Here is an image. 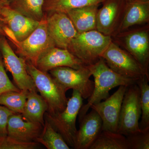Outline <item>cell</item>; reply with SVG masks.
<instances>
[{
    "label": "cell",
    "mask_w": 149,
    "mask_h": 149,
    "mask_svg": "<svg viewBox=\"0 0 149 149\" xmlns=\"http://www.w3.org/2000/svg\"><path fill=\"white\" fill-rule=\"evenodd\" d=\"M94 78V91L88 98V103L82 106L78 115L79 121L88 113L92 104L98 103L109 97V91L118 86H129L136 83L135 79L124 77L110 68L103 59L101 58L97 62L87 65Z\"/></svg>",
    "instance_id": "6da1fadb"
},
{
    "label": "cell",
    "mask_w": 149,
    "mask_h": 149,
    "mask_svg": "<svg viewBox=\"0 0 149 149\" xmlns=\"http://www.w3.org/2000/svg\"><path fill=\"white\" fill-rule=\"evenodd\" d=\"M26 69L35 83L37 91L47 102L49 114L62 111L66 107L68 99L66 90L48 72L38 69L26 62Z\"/></svg>",
    "instance_id": "7a4b0ae2"
},
{
    "label": "cell",
    "mask_w": 149,
    "mask_h": 149,
    "mask_svg": "<svg viewBox=\"0 0 149 149\" xmlns=\"http://www.w3.org/2000/svg\"><path fill=\"white\" fill-rule=\"evenodd\" d=\"M112 41L111 37L97 30L78 33L71 41L67 49L86 65L94 64Z\"/></svg>",
    "instance_id": "3957f363"
},
{
    "label": "cell",
    "mask_w": 149,
    "mask_h": 149,
    "mask_svg": "<svg viewBox=\"0 0 149 149\" xmlns=\"http://www.w3.org/2000/svg\"><path fill=\"white\" fill-rule=\"evenodd\" d=\"M83 98L78 91L73 90L66 107L62 111L53 114L46 112L45 120L62 136L70 147L74 148L77 135L76 121L82 106Z\"/></svg>",
    "instance_id": "277c9868"
},
{
    "label": "cell",
    "mask_w": 149,
    "mask_h": 149,
    "mask_svg": "<svg viewBox=\"0 0 149 149\" xmlns=\"http://www.w3.org/2000/svg\"><path fill=\"white\" fill-rule=\"evenodd\" d=\"M112 38L113 42L130 54L149 73L148 24L138 28L128 29Z\"/></svg>",
    "instance_id": "5b68a950"
},
{
    "label": "cell",
    "mask_w": 149,
    "mask_h": 149,
    "mask_svg": "<svg viewBox=\"0 0 149 149\" xmlns=\"http://www.w3.org/2000/svg\"><path fill=\"white\" fill-rule=\"evenodd\" d=\"M101 58L112 70L124 77L135 80L145 75L149 77L137 61L113 40Z\"/></svg>",
    "instance_id": "8992f818"
},
{
    "label": "cell",
    "mask_w": 149,
    "mask_h": 149,
    "mask_svg": "<svg viewBox=\"0 0 149 149\" xmlns=\"http://www.w3.org/2000/svg\"><path fill=\"white\" fill-rule=\"evenodd\" d=\"M16 53L27 62L35 65L38 59L55 44L48 33L46 16L26 39L15 45Z\"/></svg>",
    "instance_id": "52a82bcc"
},
{
    "label": "cell",
    "mask_w": 149,
    "mask_h": 149,
    "mask_svg": "<svg viewBox=\"0 0 149 149\" xmlns=\"http://www.w3.org/2000/svg\"><path fill=\"white\" fill-rule=\"evenodd\" d=\"M141 116L140 91L136 83L127 87L120 109L117 133L126 136L141 131L139 120Z\"/></svg>",
    "instance_id": "ba28073f"
},
{
    "label": "cell",
    "mask_w": 149,
    "mask_h": 149,
    "mask_svg": "<svg viewBox=\"0 0 149 149\" xmlns=\"http://www.w3.org/2000/svg\"><path fill=\"white\" fill-rule=\"evenodd\" d=\"M51 75L66 90L78 91L83 99L89 98L94 91L95 83L87 65L78 69L68 67H59L49 71Z\"/></svg>",
    "instance_id": "9c48e42d"
},
{
    "label": "cell",
    "mask_w": 149,
    "mask_h": 149,
    "mask_svg": "<svg viewBox=\"0 0 149 149\" xmlns=\"http://www.w3.org/2000/svg\"><path fill=\"white\" fill-rule=\"evenodd\" d=\"M0 51L5 67L11 73L17 88L20 91H37L32 77L27 72L26 61L17 55L3 36H0Z\"/></svg>",
    "instance_id": "30bf717a"
},
{
    "label": "cell",
    "mask_w": 149,
    "mask_h": 149,
    "mask_svg": "<svg viewBox=\"0 0 149 149\" xmlns=\"http://www.w3.org/2000/svg\"><path fill=\"white\" fill-rule=\"evenodd\" d=\"M126 0H104L97 15L96 29L104 35L114 37L122 20Z\"/></svg>",
    "instance_id": "8fae6325"
},
{
    "label": "cell",
    "mask_w": 149,
    "mask_h": 149,
    "mask_svg": "<svg viewBox=\"0 0 149 149\" xmlns=\"http://www.w3.org/2000/svg\"><path fill=\"white\" fill-rule=\"evenodd\" d=\"M128 86L121 85L111 96L90 108L97 112L102 120V130L117 132L120 109Z\"/></svg>",
    "instance_id": "7c38bea8"
},
{
    "label": "cell",
    "mask_w": 149,
    "mask_h": 149,
    "mask_svg": "<svg viewBox=\"0 0 149 149\" xmlns=\"http://www.w3.org/2000/svg\"><path fill=\"white\" fill-rule=\"evenodd\" d=\"M48 33L56 47L68 49L78 32L66 14L54 13L46 16Z\"/></svg>",
    "instance_id": "4fadbf2b"
},
{
    "label": "cell",
    "mask_w": 149,
    "mask_h": 149,
    "mask_svg": "<svg viewBox=\"0 0 149 149\" xmlns=\"http://www.w3.org/2000/svg\"><path fill=\"white\" fill-rule=\"evenodd\" d=\"M86 65L67 49L55 47L42 55L38 59L35 66L41 71L48 72L59 67H68L78 69Z\"/></svg>",
    "instance_id": "5bb4252c"
},
{
    "label": "cell",
    "mask_w": 149,
    "mask_h": 149,
    "mask_svg": "<svg viewBox=\"0 0 149 149\" xmlns=\"http://www.w3.org/2000/svg\"><path fill=\"white\" fill-rule=\"evenodd\" d=\"M43 128L40 123L24 120L20 113L11 115L7 126L8 136L22 143L36 142Z\"/></svg>",
    "instance_id": "9a60e30c"
},
{
    "label": "cell",
    "mask_w": 149,
    "mask_h": 149,
    "mask_svg": "<svg viewBox=\"0 0 149 149\" xmlns=\"http://www.w3.org/2000/svg\"><path fill=\"white\" fill-rule=\"evenodd\" d=\"M0 18L5 25L13 32L19 42L23 41L31 35L40 22L22 15L9 6L3 8L0 12Z\"/></svg>",
    "instance_id": "2e32d148"
},
{
    "label": "cell",
    "mask_w": 149,
    "mask_h": 149,
    "mask_svg": "<svg viewBox=\"0 0 149 149\" xmlns=\"http://www.w3.org/2000/svg\"><path fill=\"white\" fill-rule=\"evenodd\" d=\"M75 140V149H89L102 130V120L97 112L93 109L79 121Z\"/></svg>",
    "instance_id": "e0dca14e"
},
{
    "label": "cell",
    "mask_w": 149,
    "mask_h": 149,
    "mask_svg": "<svg viewBox=\"0 0 149 149\" xmlns=\"http://www.w3.org/2000/svg\"><path fill=\"white\" fill-rule=\"evenodd\" d=\"M149 22V0H127L117 34Z\"/></svg>",
    "instance_id": "ac0fdd59"
},
{
    "label": "cell",
    "mask_w": 149,
    "mask_h": 149,
    "mask_svg": "<svg viewBox=\"0 0 149 149\" xmlns=\"http://www.w3.org/2000/svg\"><path fill=\"white\" fill-rule=\"evenodd\" d=\"M99 5L87 6L74 9L67 13V15L72 21L78 33L96 30Z\"/></svg>",
    "instance_id": "d6986e66"
},
{
    "label": "cell",
    "mask_w": 149,
    "mask_h": 149,
    "mask_svg": "<svg viewBox=\"0 0 149 149\" xmlns=\"http://www.w3.org/2000/svg\"><path fill=\"white\" fill-rule=\"evenodd\" d=\"M48 105L37 91H29L23 112L24 120L45 125V114L48 111Z\"/></svg>",
    "instance_id": "ffe728a7"
},
{
    "label": "cell",
    "mask_w": 149,
    "mask_h": 149,
    "mask_svg": "<svg viewBox=\"0 0 149 149\" xmlns=\"http://www.w3.org/2000/svg\"><path fill=\"white\" fill-rule=\"evenodd\" d=\"M104 0H45L43 10L49 15L54 13L66 14L69 11L93 5H100Z\"/></svg>",
    "instance_id": "44dd1931"
},
{
    "label": "cell",
    "mask_w": 149,
    "mask_h": 149,
    "mask_svg": "<svg viewBox=\"0 0 149 149\" xmlns=\"http://www.w3.org/2000/svg\"><path fill=\"white\" fill-rule=\"evenodd\" d=\"M89 149H130L124 135L107 130H102Z\"/></svg>",
    "instance_id": "7402d4cb"
},
{
    "label": "cell",
    "mask_w": 149,
    "mask_h": 149,
    "mask_svg": "<svg viewBox=\"0 0 149 149\" xmlns=\"http://www.w3.org/2000/svg\"><path fill=\"white\" fill-rule=\"evenodd\" d=\"M44 2L45 0H13L9 6L28 18L40 22L45 16L43 10Z\"/></svg>",
    "instance_id": "603a6c76"
},
{
    "label": "cell",
    "mask_w": 149,
    "mask_h": 149,
    "mask_svg": "<svg viewBox=\"0 0 149 149\" xmlns=\"http://www.w3.org/2000/svg\"><path fill=\"white\" fill-rule=\"evenodd\" d=\"M36 142L42 144L48 149H70L61 135L45 120L42 133L36 139Z\"/></svg>",
    "instance_id": "cb8c5ba5"
},
{
    "label": "cell",
    "mask_w": 149,
    "mask_h": 149,
    "mask_svg": "<svg viewBox=\"0 0 149 149\" xmlns=\"http://www.w3.org/2000/svg\"><path fill=\"white\" fill-rule=\"evenodd\" d=\"M149 77L145 75L136 80L140 91L141 109V121L139 123L141 131L149 130Z\"/></svg>",
    "instance_id": "d4e9b609"
},
{
    "label": "cell",
    "mask_w": 149,
    "mask_h": 149,
    "mask_svg": "<svg viewBox=\"0 0 149 149\" xmlns=\"http://www.w3.org/2000/svg\"><path fill=\"white\" fill-rule=\"evenodd\" d=\"M28 91H10L0 95V105L16 113L22 114L26 103Z\"/></svg>",
    "instance_id": "484cf974"
},
{
    "label": "cell",
    "mask_w": 149,
    "mask_h": 149,
    "mask_svg": "<svg viewBox=\"0 0 149 149\" xmlns=\"http://www.w3.org/2000/svg\"><path fill=\"white\" fill-rule=\"evenodd\" d=\"M125 136L130 149H149V130H141Z\"/></svg>",
    "instance_id": "4316f807"
},
{
    "label": "cell",
    "mask_w": 149,
    "mask_h": 149,
    "mask_svg": "<svg viewBox=\"0 0 149 149\" xmlns=\"http://www.w3.org/2000/svg\"><path fill=\"white\" fill-rule=\"evenodd\" d=\"M37 142L22 143L8 136H0V149H34L38 147Z\"/></svg>",
    "instance_id": "83f0119b"
},
{
    "label": "cell",
    "mask_w": 149,
    "mask_h": 149,
    "mask_svg": "<svg viewBox=\"0 0 149 149\" xmlns=\"http://www.w3.org/2000/svg\"><path fill=\"white\" fill-rule=\"evenodd\" d=\"M20 90L11 82L5 70V66L2 56H0V95L3 93Z\"/></svg>",
    "instance_id": "f1b7e54d"
},
{
    "label": "cell",
    "mask_w": 149,
    "mask_h": 149,
    "mask_svg": "<svg viewBox=\"0 0 149 149\" xmlns=\"http://www.w3.org/2000/svg\"><path fill=\"white\" fill-rule=\"evenodd\" d=\"M10 110L5 106H2L0 105V136H7L8 121L10 116L14 114Z\"/></svg>",
    "instance_id": "f546056e"
},
{
    "label": "cell",
    "mask_w": 149,
    "mask_h": 149,
    "mask_svg": "<svg viewBox=\"0 0 149 149\" xmlns=\"http://www.w3.org/2000/svg\"><path fill=\"white\" fill-rule=\"evenodd\" d=\"M3 32L4 35L6 36L14 45H15L19 41L16 39L13 32L6 25H4L3 27Z\"/></svg>",
    "instance_id": "4dcf8cb0"
},
{
    "label": "cell",
    "mask_w": 149,
    "mask_h": 149,
    "mask_svg": "<svg viewBox=\"0 0 149 149\" xmlns=\"http://www.w3.org/2000/svg\"><path fill=\"white\" fill-rule=\"evenodd\" d=\"M4 25L1 19L0 18V35H4L3 32V27Z\"/></svg>",
    "instance_id": "1f68e13d"
},
{
    "label": "cell",
    "mask_w": 149,
    "mask_h": 149,
    "mask_svg": "<svg viewBox=\"0 0 149 149\" xmlns=\"http://www.w3.org/2000/svg\"><path fill=\"white\" fill-rule=\"evenodd\" d=\"M13 0H0L5 6H9Z\"/></svg>",
    "instance_id": "d6a6232c"
},
{
    "label": "cell",
    "mask_w": 149,
    "mask_h": 149,
    "mask_svg": "<svg viewBox=\"0 0 149 149\" xmlns=\"http://www.w3.org/2000/svg\"><path fill=\"white\" fill-rule=\"evenodd\" d=\"M4 6V5L3 4V3L1 1H0V12H1V10L3 8V7Z\"/></svg>",
    "instance_id": "836d02e7"
},
{
    "label": "cell",
    "mask_w": 149,
    "mask_h": 149,
    "mask_svg": "<svg viewBox=\"0 0 149 149\" xmlns=\"http://www.w3.org/2000/svg\"><path fill=\"white\" fill-rule=\"evenodd\" d=\"M126 1H127V0H126Z\"/></svg>",
    "instance_id": "e575fe53"
},
{
    "label": "cell",
    "mask_w": 149,
    "mask_h": 149,
    "mask_svg": "<svg viewBox=\"0 0 149 149\" xmlns=\"http://www.w3.org/2000/svg\"><path fill=\"white\" fill-rule=\"evenodd\" d=\"M0 36H1V35H0Z\"/></svg>",
    "instance_id": "d590c367"
}]
</instances>
